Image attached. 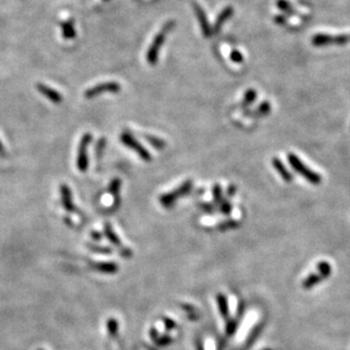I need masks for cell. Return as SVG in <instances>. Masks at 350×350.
Instances as JSON below:
<instances>
[{
	"mask_svg": "<svg viewBox=\"0 0 350 350\" xmlns=\"http://www.w3.org/2000/svg\"><path fill=\"white\" fill-rule=\"evenodd\" d=\"M175 28V22L174 21H169L167 22V23L162 26L161 31H160L158 34L155 35V38L152 41L150 48H148L147 54H146V60L150 65L154 66L156 64V61H158L159 58V52L160 49H161L163 43H165L167 33L170 32L171 29Z\"/></svg>",
	"mask_w": 350,
	"mask_h": 350,
	"instance_id": "1",
	"label": "cell"
},
{
	"mask_svg": "<svg viewBox=\"0 0 350 350\" xmlns=\"http://www.w3.org/2000/svg\"><path fill=\"white\" fill-rule=\"evenodd\" d=\"M288 162L290 163V166L292 167V169L296 171L297 174H299L300 176H303L307 181H310L313 185H319L321 184L322 178L318 173H315L314 170H312L311 168L305 165V163L301 161V160L293 153L288 154Z\"/></svg>",
	"mask_w": 350,
	"mask_h": 350,
	"instance_id": "2",
	"label": "cell"
},
{
	"mask_svg": "<svg viewBox=\"0 0 350 350\" xmlns=\"http://www.w3.org/2000/svg\"><path fill=\"white\" fill-rule=\"evenodd\" d=\"M350 41V34H326V33H319L312 38V43L315 47H326V46H344Z\"/></svg>",
	"mask_w": 350,
	"mask_h": 350,
	"instance_id": "3",
	"label": "cell"
},
{
	"mask_svg": "<svg viewBox=\"0 0 350 350\" xmlns=\"http://www.w3.org/2000/svg\"><path fill=\"white\" fill-rule=\"evenodd\" d=\"M192 186H193V181L191 179L186 180L184 184H181L179 187H177L174 192L167 193V194H163L160 196V200H159L160 203L166 207L171 206L178 199H179V197L188 194V193L192 191Z\"/></svg>",
	"mask_w": 350,
	"mask_h": 350,
	"instance_id": "4",
	"label": "cell"
},
{
	"mask_svg": "<svg viewBox=\"0 0 350 350\" xmlns=\"http://www.w3.org/2000/svg\"><path fill=\"white\" fill-rule=\"evenodd\" d=\"M318 270H319V273H313L310 275V277L305 279L303 284V287L305 289H311L312 287L318 285L319 282L324 280V279H326L331 274V265L327 262H325V261H322V262L319 263Z\"/></svg>",
	"mask_w": 350,
	"mask_h": 350,
	"instance_id": "5",
	"label": "cell"
},
{
	"mask_svg": "<svg viewBox=\"0 0 350 350\" xmlns=\"http://www.w3.org/2000/svg\"><path fill=\"white\" fill-rule=\"evenodd\" d=\"M120 140H121V142L126 145V146L129 147V148H132V150L135 151L136 153L139 154L143 160H146V161H150V160H151V154L148 153V151L143 146L142 144H140L139 141H137V140L135 139V137H134V136L132 135V134L128 133V132L121 133Z\"/></svg>",
	"mask_w": 350,
	"mask_h": 350,
	"instance_id": "6",
	"label": "cell"
},
{
	"mask_svg": "<svg viewBox=\"0 0 350 350\" xmlns=\"http://www.w3.org/2000/svg\"><path fill=\"white\" fill-rule=\"evenodd\" d=\"M92 140V135L90 133H87L82 137V141L80 143V147H78V154H77V168L80 169L82 173L87 171L88 166V146L90 144Z\"/></svg>",
	"mask_w": 350,
	"mask_h": 350,
	"instance_id": "7",
	"label": "cell"
},
{
	"mask_svg": "<svg viewBox=\"0 0 350 350\" xmlns=\"http://www.w3.org/2000/svg\"><path fill=\"white\" fill-rule=\"evenodd\" d=\"M120 91V85L116 82H107V83H101L95 85V87H93L91 88H88V90L85 91L84 95L85 98H93V96H96L99 94H102V93H117Z\"/></svg>",
	"mask_w": 350,
	"mask_h": 350,
	"instance_id": "8",
	"label": "cell"
},
{
	"mask_svg": "<svg viewBox=\"0 0 350 350\" xmlns=\"http://www.w3.org/2000/svg\"><path fill=\"white\" fill-rule=\"evenodd\" d=\"M194 10L196 13L197 20H199V22H200L201 29H202L204 36H205V38H210V36L212 35V28L210 26V24H208V21L206 18L205 13H204L202 7H201L200 5H196V3L194 5Z\"/></svg>",
	"mask_w": 350,
	"mask_h": 350,
	"instance_id": "9",
	"label": "cell"
},
{
	"mask_svg": "<svg viewBox=\"0 0 350 350\" xmlns=\"http://www.w3.org/2000/svg\"><path fill=\"white\" fill-rule=\"evenodd\" d=\"M36 88L41 93V94L46 96L48 100H50L51 102L54 103H60L62 101V96L59 94L57 91H55L54 88H51L49 87L44 84H38L36 85Z\"/></svg>",
	"mask_w": 350,
	"mask_h": 350,
	"instance_id": "10",
	"label": "cell"
},
{
	"mask_svg": "<svg viewBox=\"0 0 350 350\" xmlns=\"http://www.w3.org/2000/svg\"><path fill=\"white\" fill-rule=\"evenodd\" d=\"M233 7H230V6L226 7V8L223 9L220 14H219V16L217 17V21L214 22L213 28H212V33H218L219 31H220L221 28H222V25L225 24L226 22L233 16Z\"/></svg>",
	"mask_w": 350,
	"mask_h": 350,
	"instance_id": "11",
	"label": "cell"
},
{
	"mask_svg": "<svg viewBox=\"0 0 350 350\" xmlns=\"http://www.w3.org/2000/svg\"><path fill=\"white\" fill-rule=\"evenodd\" d=\"M60 193H61V202L62 205L66 208V211L73 212L74 211V205H73V201H72V193H70V189L67 187L66 185L60 186Z\"/></svg>",
	"mask_w": 350,
	"mask_h": 350,
	"instance_id": "12",
	"label": "cell"
},
{
	"mask_svg": "<svg viewBox=\"0 0 350 350\" xmlns=\"http://www.w3.org/2000/svg\"><path fill=\"white\" fill-rule=\"evenodd\" d=\"M272 163H273V167L275 168V170L278 171V174L280 175L282 179H284L286 182H290V181L292 180V174H290L289 171L286 169V167L284 166V163L281 162V160H280V159H278V158H273V160H272Z\"/></svg>",
	"mask_w": 350,
	"mask_h": 350,
	"instance_id": "13",
	"label": "cell"
},
{
	"mask_svg": "<svg viewBox=\"0 0 350 350\" xmlns=\"http://www.w3.org/2000/svg\"><path fill=\"white\" fill-rule=\"evenodd\" d=\"M217 300H218L219 311H220L222 318L226 319L227 321H228V320H229V319H228V318H229V308H228V301H227L226 296L218 295Z\"/></svg>",
	"mask_w": 350,
	"mask_h": 350,
	"instance_id": "14",
	"label": "cell"
},
{
	"mask_svg": "<svg viewBox=\"0 0 350 350\" xmlns=\"http://www.w3.org/2000/svg\"><path fill=\"white\" fill-rule=\"evenodd\" d=\"M61 29H62V35H64L65 39L75 38V29H74L72 22H66V23H62Z\"/></svg>",
	"mask_w": 350,
	"mask_h": 350,
	"instance_id": "15",
	"label": "cell"
},
{
	"mask_svg": "<svg viewBox=\"0 0 350 350\" xmlns=\"http://www.w3.org/2000/svg\"><path fill=\"white\" fill-rule=\"evenodd\" d=\"M256 96H258V93H256V91L253 90V88H249V90L245 93L243 102H241V107L247 108L248 106H251V104L254 103Z\"/></svg>",
	"mask_w": 350,
	"mask_h": 350,
	"instance_id": "16",
	"label": "cell"
},
{
	"mask_svg": "<svg viewBox=\"0 0 350 350\" xmlns=\"http://www.w3.org/2000/svg\"><path fill=\"white\" fill-rule=\"evenodd\" d=\"M270 113H271V104L267 101H264L262 104H260L259 108L256 109V111H254V113H246V114L247 115L254 114L259 117H263V116H266V115H269Z\"/></svg>",
	"mask_w": 350,
	"mask_h": 350,
	"instance_id": "17",
	"label": "cell"
},
{
	"mask_svg": "<svg viewBox=\"0 0 350 350\" xmlns=\"http://www.w3.org/2000/svg\"><path fill=\"white\" fill-rule=\"evenodd\" d=\"M277 6L281 10H284V12H286L287 14H289V15H296L297 14L295 10H293L292 6L290 5V2L287 1V0H278Z\"/></svg>",
	"mask_w": 350,
	"mask_h": 350,
	"instance_id": "18",
	"label": "cell"
},
{
	"mask_svg": "<svg viewBox=\"0 0 350 350\" xmlns=\"http://www.w3.org/2000/svg\"><path fill=\"white\" fill-rule=\"evenodd\" d=\"M145 137H146V140L148 141V143H150L151 145H153V146H154L155 148H159V150H161V148H165V147H166V142H165V141L160 140V139H158V137H154V136H148V135H146Z\"/></svg>",
	"mask_w": 350,
	"mask_h": 350,
	"instance_id": "19",
	"label": "cell"
},
{
	"mask_svg": "<svg viewBox=\"0 0 350 350\" xmlns=\"http://www.w3.org/2000/svg\"><path fill=\"white\" fill-rule=\"evenodd\" d=\"M222 191H221V187H220V185H214V187H213V197H214V202L217 203V204H221L222 203Z\"/></svg>",
	"mask_w": 350,
	"mask_h": 350,
	"instance_id": "20",
	"label": "cell"
},
{
	"mask_svg": "<svg viewBox=\"0 0 350 350\" xmlns=\"http://www.w3.org/2000/svg\"><path fill=\"white\" fill-rule=\"evenodd\" d=\"M119 188H120V180H119V179H114L113 181L110 182V185H109V192L111 193V194H114L116 197L118 196Z\"/></svg>",
	"mask_w": 350,
	"mask_h": 350,
	"instance_id": "21",
	"label": "cell"
},
{
	"mask_svg": "<svg viewBox=\"0 0 350 350\" xmlns=\"http://www.w3.org/2000/svg\"><path fill=\"white\" fill-rule=\"evenodd\" d=\"M230 58H232V60L236 62V64H241V62L244 61V56L238 50H232V52H230Z\"/></svg>",
	"mask_w": 350,
	"mask_h": 350,
	"instance_id": "22",
	"label": "cell"
},
{
	"mask_svg": "<svg viewBox=\"0 0 350 350\" xmlns=\"http://www.w3.org/2000/svg\"><path fill=\"white\" fill-rule=\"evenodd\" d=\"M237 327V322L233 321V320H228V324H227V333L229 334V336H232V334L236 331Z\"/></svg>",
	"mask_w": 350,
	"mask_h": 350,
	"instance_id": "23",
	"label": "cell"
},
{
	"mask_svg": "<svg viewBox=\"0 0 350 350\" xmlns=\"http://www.w3.org/2000/svg\"><path fill=\"white\" fill-rule=\"evenodd\" d=\"M220 210H221L225 214H228V213H230V211H232V205H230L229 202H227V201L223 200L222 203H221Z\"/></svg>",
	"mask_w": 350,
	"mask_h": 350,
	"instance_id": "24",
	"label": "cell"
},
{
	"mask_svg": "<svg viewBox=\"0 0 350 350\" xmlns=\"http://www.w3.org/2000/svg\"><path fill=\"white\" fill-rule=\"evenodd\" d=\"M274 21H275V23H278V24H284L286 22V18L284 16H275Z\"/></svg>",
	"mask_w": 350,
	"mask_h": 350,
	"instance_id": "25",
	"label": "cell"
},
{
	"mask_svg": "<svg viewBox=\"0 0 350 350\" xmlns=\"http://www.w3.org/2000/svg\"><path fill=\"white\" fill-rule=\"evenodd\" d=\"M166 326H167V329H173L174 327V322L173 321H169V320H166Z\"/></svg>",
	"mask_w": 350,
	"mask_h": 350,
	"instance_id": "26",
	"label": "cell"
},
{
	"mask_svg": "<svg viewBox=\"0 0 350 350\" xmlns=\"http://www.w3.org/2000/svg\"><path fill=\"white\" fill-rule=\"evenodd\" d=\"M0 156H5V148H3L1 141H0Z\"/></svg>",
	"mask_w": 350,
	"mask_h": 350,
	"instance_id": "27",
	"label": "cell"
},
{
	"mask_svg": "<svg viewBox=\"0 0 350 350\" xmlns=\"http://www.w3.org/2000/svg\"><path fill=\"white\" fill-rule=\"evenodd\" d=\"M234 192H236V187L234 186H230V188H229V191H228V194L232 196L234 194Z\"/></svg>",
	"mask_w": 350,
	"mask_h": 350,
	"instance_id": "28",
	"label": "cell"
}]
</instances>
